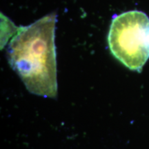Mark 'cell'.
I'll return each mask as SVG.
<instances>
[{"instance_id": "6da1fadb", "label": "cell", "mask_w": 149, "mask_h": 149, "mask_svg": "<svg viewBox=\"0 0 149 149\" xmlns=\"http://www.w3.org/2000/svg\"><path fill=\"white\" fill-rule=\"evenodd\" d=\"M55 13L20 27L8 44V62L30 93L45 97L57 94Z\"/></svg>"}, {"instance_id": "7a4b0ae2", "label": "cell", "mask_w": 149, "mask_h": 149, "mask_svg": "<svg viewBox=\"0 0 149 149\" xmlns=\"http://www.w3.org/2000/svg\"><path fill=\"white\" fill-rule=\"evenodd\" d=\"M112 55L130 70L140 72L149 58V18L130 10L112 20L108 35Z\"/></svg>"}]
</instances>
